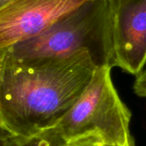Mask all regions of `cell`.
Segmentation results:
<instances>
[{
  "label": "cell",
  "mask_w": 146,
  "mask_h": 146,
  "mask_svg": "<svg viewBox=\"0 0 146 146\" xmlns=\"http://www.w3.org/2000/svg\"><path fill=\"white\" fill-rule=\"evenodd\" d=\"M96 68L88 52L29 62L0 56L1 133L30 139L54 128L81 96Z\"/></svg>",
  "instance_id": "obj_1"
},
{
  "label": "cell",
  "mask_w": 146,
  "mask_h": 146,
  "mask_svg": "<svg viewBox=\"0 0 146 146\" xmlns=\"http://www.w3.org/2000/svg\"><path fill=\"white\" fill-rule=\"evenodd\" d=\"M112 20L108 0H88L43 33L0 50V56L29 62L88 52L97 68H113Z\"/></svg>",
  "instance_id": "obj_2"
},
{
  "label": "cell",
  "mask_w": 146,
  "mask_h": 146,
  "mask_svg": "<svg viewBox=\"0 0 146 146\" xmlns=\"http://www.w3.org/2000/svg\"><path fill=\"white\" fill-rule=\"evenodd\" d=\"M110 66L95 69L85 91L52 129L65 145L93 139L112 146H133L131 111L121 101L111 79Z\"/></svg>",
  "instance_id": "obj_3"
},
{
  "label": "cell",
  "mask_w": 146,
  "mask_h": 146,
  "mask_svg": "<svg viewBox=\"0 0 146 146\" xmlns=\"http://www.w3.org/2000/svg\"><path fill=\"white\" fill-rule=\"evenodd\" d=\"M86 1H7L0 5V50L43 33Z\"/></svg>",
  "instance_id": "obj_4"
},
{
  "label": "cell",
  "mask_w": 146,
  "mask_h": 146,
  "mask_svg": "<svg viewBox=\"0 0 146 146\" xmlns=\"http://www.w3.org/2000/svg\"><path fill=\"white\" fill-rule=\"evenodd\" d=\"M112 16L113 68L137 76L146 64V0H120Z\"/></svg>",
  "instance_id": "obj_5"
},
{
  "label": "cell",
  "mask_w": 146,
  "mask_h": 146,
  "mask_svg": "<svg viewBox=\"0 0 146 146\" xmlns=\"http://www.w3.org/2000/svg\"><path fill=\"white\" fill-rule=\"evenodd\" d=\"M1 146H65L51 130L30 139L9 137L1 133Z\"/></svg>",
  "instance_id": "obj_6"
},
{
  "label": "cell",
  "mask_w": 146,
  "mask_h": 146,
  "mask_svg": "<svg viewBox=\"0 0 146 146\" xmlns=\"http://www.w3.org/2000/svg\"><path fill=\"white\" fill-rule=\"evenodd\" d=\"M134 93L141 98H146V68L137 75L133 84Z\"/></svg>",
  "instance_id": "obj_7"
},
{
  "label": "cell",
  "mask_w": 146,
  "mask_h": 146,
  "mask_svg": "<svg viewBox=\"0 0 146 146\" xmlns=\"http://www.w3.org/2000/svg\"><path fill=\"white\" fill-rule=\"evenodd\" d=\"M65 146H98V145H97V140H95L93 139H86V140H82V141L74 143L73 145Z\"/></svg>",
  "instance_id": "obj_8"
},
{
  "label": "cell",
  "mask_w": 146,
  "mask_h": 146,
  "mask_svg": "<svg viewBox=\"0 0 146 146\" xmlns=\"http://www.w3.org/2000/svg\"><path fill=\"white\" fill-rule=\"evenodd\" d=\"M109 1V3H110V7H111V9H112V10L115 8V6L117 5V3H118V2L120 1V0H108Z\"/></svg>",
  "instance_id": "obj_9"
},
{
  "label": "cell",
  "mask_w": 146,
  "mask_h": 146,
  "mask_svg": "<svg viewBox=\"0 0 146 146\" xmlns=\"http://www.w3.org/2000/svg\"><path fill=\"white\" fill-rule=\"evenodd\" d=\"M97 145H98V146H112L108 145H104V144H100V143H98V142H97Z\"/></svg>",
  "instance_id": "obj_10"
},
{
  "label": "cell",
  "mask_w": 146,
  "mask_h": 146,
  "mask_svg": "<svg viewBox=\"0 0 146 146\" xmlns=\"http://www.w3.org/2000/svg\"><path fill=\"white\" fill-rule=\"evenodd\" d=\"M7 1H9V0H0V5L3 4V3H6Z\"/></svg>",
  "instance_id": "obj_11"
}]
</instances>
